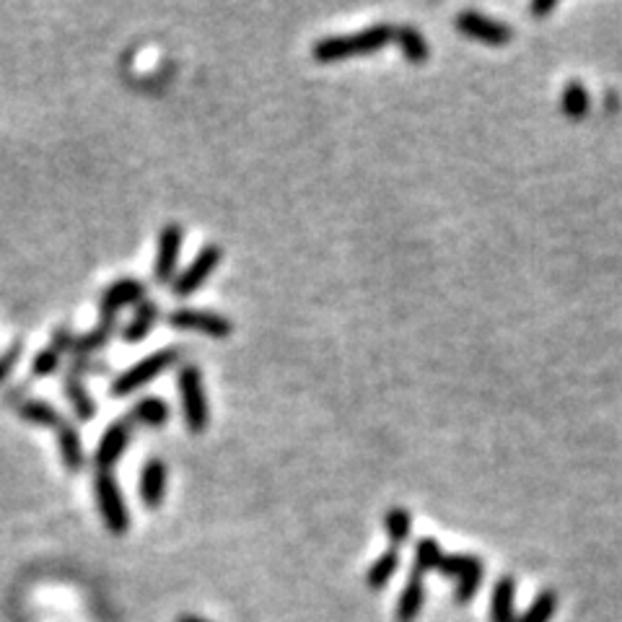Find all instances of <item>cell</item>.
<instances>
[{
  "label": "cell",
  "instance_id": "7",
  "mask_svg": "<svg viewBox=\"0 0 622 622\" xmlns=\"http://www.w3.org/2000/svg\"><path fill=\"white\" fill-rule=\"evenodd\" d=\"M182 226L179 223H166L159 234V249H156V262H153V278L156 283H166L174 278L177 270L179 249H182Z\"/></svg>",
  "mask_w": 622,
  "mask_h": 622
},
{
  "label": "cell",
  "instance_id": "5",
  "mask_svg": "<svg viewBox=\"0 0 622 622\" xmlns=\"http://www.w3.org/2000/svg\"><path fill=\"white\" fill-rule=\"evenodd\" d=\"M221 257H223V252L218 244H205V247L197 252L195 260L187 265V270H182V273L174 278V296H179V299L192 296V293H195L197 288L203 286L205 280L213 275V270L218 267Z\"/></svg>",
  "mask_w": 622,
  "mask_h": 622
},
{
  "label": "cell",
  "instance_id": "28",
  "mask_svg": "<svg viewBox=\"0 0 622 622\" xmlns=\"http://www.w3.org/2000/svg\"><path fill=\"white\" fill-rule=\"evenodd\" d=\"M16 358H19V345H13V348L8 350V353H3V356H0V381L6 379L8 374H11Z\"/></svg>",
  "mask_w": 622,
  "mask_h": 622
},
{
  "label": "cell",
  "instance_id": "30",
  "mask_svg": "<svg viewBox=\"0 0 622 622\" xmlns=\"http://www.w3.org/2000/svg\"><path fill=\"white\" fill-rule=\"evenodd\" d=\"M177 622H210V620H203V617H195V615H185V617H179Z\"/></svg>",
  "mask_w": 622,
  "mask_h": 622
},
{
  "label": "cell",
  "instance_id": "26",
  "mask_svg": "<svg viewBox=\"0 0 622 622\" xmlns=\"http://www.w3.org/2000/svg\"><path fill=\"white\" fill-rule=\"evenodd\" d=\"M563 109L568 117H581L589 109V94L581 83H571L563 94Z\"/></svg>",
  "mask_w": 622,
  "mask_h": 622
},
{
  "label": "cell",
  "instance_id": "16",
  "mask_svg": "<svg viewBox=\"0 0 622 622\" xmlns=\"http://www.w3.org/2000/svg\"><path fill=\"white\" fill-rule=\"evenodd\" d=\"M58 446H60V457H63V464L68 467L70 472L83 470L86 464V457H83V444L78 431L70 423H63L58 428Z\"/></svg>",
  "mask_w": 622,
  "mask_h": 622
},
{
  "label": "cell",
  "instance_id": "6",
  "mask_svg": "<svg viewBox=\"0 0 622 622\" xmlns=\"http://www.w3.org/2000/svg\"><path fill=\"white\" fill-rule=\"evenodd\" d=\"M169 324L177 327V330H192L200 332V335L216 337V340H223L229 337L234 324L231 319H226L218 311H205V309H174L169 314Z\"/></svg>",
  "mask_w": 622,
  "mask_h": 622
},
{
  "label": "cell",
  "instance_id": "8",
  "mask_svg": "<svg viewBox=\"0 0 622 622\" xmlns=\"http://www.w3.org/2000/svg\"><path fill=\"white\" fill-rule=\"evenodd\" d=\"M130 433H133V420L130 418L117 420V423H112V426L104 431L102 441H99L94 454V462L99 470L109 472L115 467L117 459L122 457V451L127 449V444H130Z\"/></svg>",
  "mask_w": 622,
  "mask_h": 622
},
{
  "label": "cell",
  "instance_id": "24",
  "mask_svg": "<svg viewBox=\"0 0 622 622\" xmlns=\"http://www.w3.org/2000/svg\"><path fill=\"white\" fill-rule=\"evenodd\" d=\"M397 39H400L402 50H405V55L413 60V63H420V60L428 58V45L420 32L402 26V29H397Z\"/></svg>",
  "mask_w": 622,
  "mask_h": 622
},
{
  "label": "cell",
  "instance_id": "17",
  "mask_svg": "<svg viewBox=\"0 0 622 622\" xmlns=\"http://www.w3.org/2000/svg\"><path fill=\"white\" fill-rule=\"evenodd\" d=\"M65 394H68V402L73 405V410H76V418L78 420H91L96 415V405L94 400L89 397V392H86V387H83V379L78 374H73V371H68L65 374Z\"/></svg>",
  "mask_w": 622,
  "mask_h": 622
},
{
  "label": "cell",
  "instance_id": "10",
  "mask_svg": "<svg viewBox=\"0 0 622 622\" xmlns=\"http://www.w3.org/2000/svg\"><path fill=\"white\" fill-rule=\"evenodd\" d=\"M140 501L146 508H159L166 493V464L161 459H148L140 470Z\"/></svg>",
  "mask_w": 622,
  "mask_h": 622
},
{
  "label": "cell",
  "instance_id": "21",
  "mask_svg": "<svg viewBox=\"0 0 622 622\" xmlns=\"http://www.w3.org/2000/svg\"><path fill=\"white\" fill-rule=\"evenodd\" d=\"M397 568H400V550L392 547V550H387V553L381 555V558L371 565L369 573H366V584H369V589H376V591L384 589Z\"/></svg>",
  "mask_w": 622,
  "mask_h": 622
},
{
  "label": "cell",
  "instance_id": "25",
  "mask_svg": "<svg viewBox=\"0 0 622 622\" xmlns=\"http://www.w3.org/2000/svg\"><path fill=\"white\" fill-rule=\"evenodd\" d=\"M384 527H387V534H389V540H392V547L394 545L400 547L402 542L407 540V534H410V514H407V511H402V508H394V511H389L387 514Z\"/></svg>",
  "mask_w": 622,
  "mask_h": 622
},
{
  "label": "cell",
  "instance_id": "11",
  "mask_svg": "<svg viewBox=\"0 0 622 622\" xmlns=\"http://www.w3.org/2000/svg\"><path fill=\"white\" fill-rule=\"evenodd\" d=\"M457 26L464 34L485 39L490 45H506L508 39H511V29H508V26L485 19V16H477V13H462Z\"/></svg>",
  "mask_w": 622,
  "mask_h": 622
},
{
  "label": "cell",
  "instance_id": "3",
  "mask_svg": "<svg viewBox=\"0 0 622 622\" xmlns=\"http://www.w3.org/2000/svg\"><path fill=\"white\" fill-rule=\"evenodd\" d=\"M179 353H182L179 348H164V350H156L153 356L138 361L133 369H127L125 374H120L115 381H112V397H125V394H133L135 389L151 384L156 376L164 374L169 366L177 363Z\"/></svg>",
  "mask_w": 622,
  "mask_h": 622
},
{
  "label": "cell",
  "instance_id": "22",
  "mask_svg": "<svg viewBox=\"0 0 622 622\" xmlns=\"http://www.w3.org/2000/svg\"><path fill=\"white\" fill-rule=\"evenodd\" d=\"M444 553H441V547L436 545L433 540H420L418 547H415V565L413 571L420 573V576H426V571H436L438 563H441Z\"/></svg>",
  "mask_w": 622,
  "mask_h": 622
},
{
  "label": "cell",
  "instance_id": "12",
  "mask_svg": "<svg viewBox=\"0 0 622 622\" xmlns=\"http://www.w3.org/2000/svg\"><path fill=\"white\" fill-rule=\"evenodd\" d=\"M115 327H117V317H102V322L96 324L94 330L86 332L83 337H76L73 340V348H70V356L73 358H89L91 353L96 350H102L104 345L112 340L115 335Z\"/></svg>",
  "mask_w": 622,
  "mask_h": 622
},
{
  "label": "cell",
  "instance_id": "14",
  "mask_svg": "<svg viewBox=\"0 0 622 622\" xmlns=\"http://www.w3.org/2000/svg\"><path fill=\"white\" fill-rule=\"evenodd\" d=\"M159 319V306L153 304V301H143L135 311V317L127 322V327L122 330V340L125 343H140V340H146L148 332L153 330V324Z\"/></svg>",
  "mask_w": 622,
  "mask_h": 622
},
{
  "label": "cell",
  "instance_id": "2",
  "mask_svg": "<svg viewBox=\"0 0 622 622\" xmlns=\"http://www.w3.org/2000/svg\"><path fill=\"white\" fill-rule=\"evenodd\" d=\"M179 397H182V410H185V423L192 433H203L210 423V405L205 397L203 376L197 366H185L177 376Z\"/></svg>",
  "mask_w": 622,
  "mask_h": 622
},
{
  "label": "cell",
  "instance_id": "23",
  "mask_svg": "<svg viewBox=\"0 0 622 622\" xmlns=\"http://www.w3.org/2000/svg\"><path fill=\"white\" fill-rule=\"evenodd\" d=\"M555 604H558V597H555L553 591H542V594H537L532 607L521 617H516V622H550V617L555 612Z\"/></svg>",
  "mask_w": 622,
  "mask_h": 622
},
{
  "label": "cell",
  "instance_id": "19",
  "mask_svg": "<svg viewBox=\"0 0 622 622\" xmlns=\"http://www.w3.org/2000/svg\"><path fill=\"white\" fill-rule=\"evenodd\" d=\"M130 420H133V423H143V426L161 428L166 420H169V407H166V402L159 400V397H146V400H140L138 405L133 407Z\"/></svg>",
  "mask_w": 622,
  "mask_h": 622
},
{
  "label": "cell",
  "instance_id": "29",
  "mask_svg": "<svg viewBox=\"0 0 622 622\" xmlns=\"http://www.w3.org/2000/svg\"><path fill=\"white\" fill-rule=\"evenodd\" d=\"M555 8V3H537V6L532 8L534 13H547V11H553Z\"/></svg>",
  "mask_w": 622,
  "mask_h": 622
},
{
  "label": "cell",
  "instance_id": "15",
  "mask_svg": "<svg viewBox=\"0 0 622 622\" xmlns=\"http://www.w3.org/2000/svg\"><path fill=\"white\" fill-rule=\"evenodd\" d=\"M490 622H516L514 612V578L503 576L493 589L490 602Z\"/></svg>",
  "mask_w": 622,
  "mask_h": 622
},
{
  "label": "cell",
  "instance_id": "20",
  "mask_svg": "<svg viewBox=\"0 0 622 622\" xmlns=\"http://www.w3.org/2000/svg\"><path fill=\"white\" fill-rule=\"evenodd\" d=\"M483 573L485 568L483 563H480V558H472L470 555V563H467L462 576L457 578V589H454V599H457L459 604H467L472 597H475L480 584H483Z\"/></svg>",
  "mask_w": 622,
  "mask_h": 622
},
{
  "label": "cell",
  "instance_id": "9",
  "mask_svg": "<svg viewBox=\"0 0 622 622\" xmlns=\"http://www.w3.org/2000/svg\"><path fill=\"white\" fill-rule=\"evenodd\" d=\"M146 296V286L138 283L133 278H125V280H117L107 291L102 293V301H99V309H102V317H117V311L122 306H130V304H138L143 301Z\"/></svg>",
  "mask_w": 622,
  "mask_h": 622
},
{
  "label": "cell",
  "instance_id": "4",
  "mask_svg": "<svg viewBox=\"0 0 622 622\" xmlns=\"http://www.w3.org/2000/svg\"><path fill=\"white\" fill-rule=\"evenodd\" d=\"M94 493L99 514H102L109 532L125 534L130 529V511H127V503L122 498V490L117 488L115 477L109 475V472H99L94 480Z\"/></svg>",
  "mask_w": 622,
  "mask_h": 622
},
{
  "label": "cell",
  "instance_id": "13",
  "mask_svg": "<svg viewBox=\"0 0 622 622\" xmlns=\"http://www.w3.org/2000/svg\"><path fill=\"white\" fill-rule=\"evenodd\" d=\"M423 602H426L423 576L410 571L405 589H402L400 594V602H397V622H415V617H418L420 610H423Z\"/></svg>",
  "mask_w": 622,
  "mask_h": 622
},
{
  "label": "cell",
  "instance_id": "27",
  "mask_svg": "<svg viewBox=\"0 0 622 622\" xmlns=\"http://www.w3.org/2000/svg\"><path fill=\"white\" fill-rule=\"evenodd\" d=\"M60 363H63V353L50 345V348L39 350L37 353V358H34L32 363V374L37 376V379H45V376H52L60 369Z\"/></svg>",
  "mask_w": 622,
  "mask_h": 622
},
{
  "label": "cell",
  "instance_id": "1",
  "mask_svg": "<svg viewBox=\"0 0 622 622\" xmlns=\"http://www.w3.org/2000/svg\"><path fill=\"white\" fill-rule=\"evenodd\" d=\"M397 37L394 26H371L361 34H348V37H324L314 45V58L319 63H332V60H343L350 55H363V52H374L392 42Z\"/></svg>",
  "mask_w": 622,
  "mask_h": 622
},
{
  "label": "cell",
  "instance_id": "18",
  "mask_svg": "<svg viewBox=\"0 0 622 622\" xmlns=\"http://www.w3.org/2000/svg\"><path fill=\"white\" fill-rule=\"evenodd\" d=\"M19 415L34 426H45V428H60L65 423L63 415L50 405V402L42 400H26L24 405L19 407Z\"/></svg>",
  "mask_w": 622,
  "mask_h": 622
}]
</instances>
